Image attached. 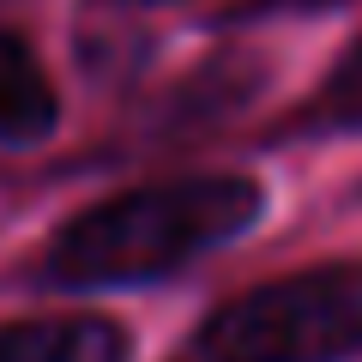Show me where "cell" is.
Returning a JSON list of instances; mask_svg holds the SVG:
<instances>
[{
	"label": "cell",
	"mask_w": 362,
	"mask_h": 362,
	"mask_svg": "<svg viewBox=\"0 0 362 362\" xmlns=\"http://www.w3.org/2000/svg\"><path fill=\"white\" fill-rule=\"evenodd\" d=\"M133 338L109 314H37L0 326V362H127Z\"/></svg>",
	"instance_id": "cell-3"
},
{
	"label": "cell",
	"mask_w": 362,
	"mask_h": 362,
	"mask_svg": "<svg viewBox=\"0 0 362 362\" xmlns=\"http://www.w3.org/2000/svg\"><path fill=\"white\" fill-rule=\"evenodd\" d=\"M362 259H326L242 290L199 326V362H356Z\"/></svg>",
	"instance_id": "cell-2"
},
{
	"label": "cell",
	"mask_w": 362,
	"mask_h": 362,
	"mask_svg": "<svg viewBox=\"0 0 362 362\" xmlns=\"http://www.w3.org/2000/svg\"><path fill=\"white\" fill-rule=\"evenodd\" d=\"M266 211L254 175H175L85 206L49 242V278L66 290H121L175 278L230 247Z\"/></svg>",
	"instance_id": "cell-1"
},
{
	"label": "cell",
	"mask_w": 362,
	"mask_h": 362,
	"mask_svg": "<svg viewBox=\"0 0 362 362\" xmlns=\"http://www.w3.org/2000/svg\"><path fill=\"white\" fill-rule=\"evenodd\" d=\"M61 127V90L25 37L0 30V145H42Z\"/></svg>",
	"instance_id": "cell-4"
},
{
	"label": "cell",
	"mask_w": 362,
	"mask_h": 362,
	"mask_svg": "<svg viewBox=\"0 0 362 362\" xmlns=\"http://www.w3.org/2000/svg\"><path fill=\"white\" fill-rule=\"evenodd\" d=\"M320 109L338 121V127H362V42L344 54V61L332 66V78H326V97Z\"/></svg>",
	"instance_id": "cell-5"
},
{
	"label": "cell",
	"mask_w": 362,
	"mask_h": 362,
	"mask_svg": "<svg viewBox=\"0 0 362 362\" xmlns=\"http://www.w3.org/2000/svg\"><path fill=\"white\" fill-rule=\"evenodd\" d=\"M266 6H290V13H320V6H338V0H266Z\"/></svg>",
	"instance_id": "cell-6"
}]
</instances>
